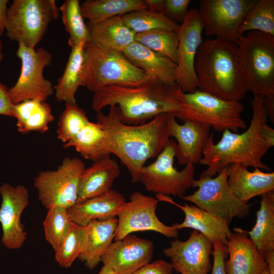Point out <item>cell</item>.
<instances>
[{
	"label": "cell",
	"mask_w": 274,
	"mask_h": 274,
	"mask_svg": "<svg viewBox=\"0 0 274 274\" xmlns=\"http://www.w3.org/2000/svg\"><path fill=\"white\" fill-rule=\"evenodd\" d=\"M251 104L252 117L249 127L243 132L238 133L226 129L217 143L214 142V134L210 133L199 162L208 167L200 177H213L232 163L270 170L262 158L274 146V129L267 123L268 117L263 97L254 95Z\"/></svg>",
	"instance_id": "1"
},
{
	"label": "cell",
	"mask_w": 274,
	"mask_h": 274,
	"mask_svg": "<svg viewBox=\"0 0 274 274\" xmlns=\"http://www.w3.org/2000/svg\"><path fill=\"white\" fill-rule=\"evenodd\" d=\"M107 115L96 113L97 122L104 130L108 149L118 157L129 171L132 182H139L141 169L150 158L157 157L170 139L168 114H161L143 124L124 123L116 106Z\"/></svg>",
	"instance_id": "2"
},
{
	"label": "cell",
	"mask_w": 274,
	"mask_h": 274,
	"mask_svg": "<svg viewBox=\"0 0 274 274\" xmlns=\"http://www.w3.org/2000/svg\"><path fill=\"white\" fill-rule=\"evenodd\" d=\"M183 93L176 84L157 81L135 87L113 85L95 91L91 106L98 113L108 106H116L122 122L136 125L163 114L176 117L182 109Z\"/></svg>",
	"instance_id": "3"
},
{
	"label": "cell",
	"mask_w": 274,
	"mask_h": 274,
	"mask_svg": "<svg viewBox=\"0 0 274 274\" xmlns=\"http://www.w3.org/2000/svg\"><path fill=\"white\" fill-rule=\"evenodd\" d=\"M194 70L198 89L226 100L244 98L247 90L235 41L205 40L198 50Z\"/></svg>",
	"instance_id": "4"
},
{
	"label": "cell",
	"mask_w": 274,
	"mask_h": 274,
	"mask_svg": "<svg viewBox=\"0 0 274 274\" xmlns=\"http://www.w3.org/2000/svg\"><path fill=\"white\" fill-rule=\"evenodd\" d=\"M85 86L93 93L109 86H139L152 80L122 52L88 42L84 45Z\"/></svg>",
	"instance_id": "5"
},
{
	"label": "cell",
	"mask_w": 274,
	"mask_h": 274,
	"mask_svg": "<svg viewBox=\"0 0 274 274\" xmlns=\"http://www.w3.org/2000/svg\"><path fill=\"white\" fill-rule=\"evenodd\" d=\"M246 89L262 97L274 94V36L247 32L236 41Z\"/></svg>",
	"instance_id": "6"
},
{
	"label": "cell",
	"mask_w": 274,
	"mask_h": 274,
	"mask_svg": "<svg viewBox=\"0 0 274 274\" xmlns=\"http://www.w3.org/2000/svg\"><path fill=\"white\" fill-rule=\"evenodd\" d=\"M183 107L176 118L204 124L218 131L237 132L247 125L242 117L245 106L240 102L222 99L196 89L182 95Z\"/></svg>",
	"instance_id": "7"
},
{
	"label": "cell",
	"mask_w": 274,
	"mask_h": 274,
	"mask_svg": "<svg viewBox=\"0 0 274 274\" xmlns=\"http://www.w3.org/2000/svg\"><path fill=\"white\" fill-rule=\"evenodd\" d=\"M58 12L54 0H14L8 7L5 30L12 41L35 48Z\"/></svg>",
	"instance_id": "8"
},
{
	"label": "cell",
	"mask_w": 274,
	"mask_h": 274,
	"mask_svg": "<svg viewBox=\"0 0 274 274\" xmlns=\"http://www.w3.org/2000/svg\"><path fill=\"white\" fill-rule=\"evenodd\" d=\"M227 166L215 177H200L194 180L192 187L198 189L192 194L179 197L193 202L198 208L230 223L235 218L243 219L249 214L252 204L241 201L229 187Z\"/></svg>",
	"instance_id": "9"
},
{
	"label": "cell",
	"mask_w": 274,
	"mask_h": 274,
	"mask_svg": "<svg viewBox=\"0 0 274 274\" xmlns=\"http://www.w3.org/2000/svg\"><path fill=\"white\" fill-rule=\"evenodd\" d=\"M176 153L177 143L169 139L156 159L143 167L139 182L147 191L156 194L180 197L192 187L195 180L194 164L189 163L182 170H178L174 166Z\"/></svg>",
	"instance_id": "10"
},
{
	"label": "cell",
	"mask_w": 274,
	"mask_h": 274,
	"mask_svg": "<svg viewBox=\"0 0 274 274\" xmlns=\"http://www.w3.org/2000/svg\"><path fill=\"white\" fill-rule=\"evenodd\" d=\"M85 168L81 159L66 157L56 169L39 172L33 186L44 207L48 210L57 207L68 209L74 205L79 178Z\"/></svg>",
	"instance_id": "11"
},
{
	"label": "cell",
	"mask_w": 274,
	"mask_h": 274,
	"mask_svg": "<svg viewBox=\"0 0 274 274\" xmlns=\"http://www.w3.org/2000/svg\"><path fill=\"white\" fill-rule=\"evenodd\" d=\"M16 55L21 60V71L15 84L8 89L11 101L14 105L27 99L46 101L54 93L52 83L43 75L44 68L51 64V53L42 47L35 50L18 43Z\"/></svg>",
	"instance_id": "12"
},
{
	"label": "cell",
	"mask_w": 274,
	"mask_h": 274,
	"mask_svg": "<svg viewBox=\"0 0 274 274\" xmlns=\"http://www.w3.org/2000/svg\"><path fill=\"white\" fill-rule=\"evenodd\" d=\"M159 201L156 198L138 191L132 193L129 201H124L118 211L115 241L132 232L144 231H153L168 238H177L179 230L163 224L156 216Z\"/></svg>",
	"instance_id": "13"
},
{
	"label": "cell",
	"mask_w": 274,
	"mask_h": 274,
	"mask_svg": "<svg viewBox=\"0 0 274 274\" xmlns=\"http://www.w3.org/2000/svg\"><path fill=\"white\" fill-rule=\"evenodd\" d=\"M203 21L198 9H192L176 31L178 39L176 83L185 93H192L198 88L194 63L203 42Z\"/></svg>",
	"instance_id": "14"
},
{
	"label": "cell",
	"mask_w": 274,
	"mask_h": 274,
	"mask_svg": "<svg viewBox=\"0 0 274 274\" xmlns=\"http://www.w3.org/2000/svg\"><path fill=\"white\" fill-rule=\"evenodd\" d=\"M257 0H201L198 12L208 37L235 41L238 28Z\"/></svg>",
	"instance_id": "15"
},
{
	"label": "cell",
	"mask_w": 274,
	"mask_h": 274,
	"mask_svg": "<svg viewBox=\"0 0 274 274\" xmlns=\"http://www.w3.org/2000/svg\"><path fill=\"white\" fill-rule=\"evenodd\" d=\"M213 251L212 242L193 230L186 241L176 238L171 241L163 253L170 259L173 269L181 274H208Z\"/></svg>",
	"instance_id": "16"
},
{
	"label": "cell",
	"mask_w": 274,
	"mask_h": 274,
	"mask_svg": "<svg viewBox=\"0 0 274 274\" xmlns=\"http://www.w3.org/2000/svg\"><path fill=\"white\" fill-rule=\"evenodd\" d=\"M0 194L1 241L7 248L18 249L26 238L27 233L21 222V216L29 203L28 190L23 185L13 186L5 183L0 186Z\"/></svg>",
	"instance_id": "17"
},
{
	"label": "cell",
	"mask_w": 274,
	"mask_h": 274,
	"mask_svg": "<svg viewBox=\"0 0 274 274\" xmlns=\"http://www.w3.org/2000/svg\"><path fill=\"white\" fill-rule=\"evenodd\" d=\"M154 243L131 234L112 243L101 258L116 274H131L151 260Z\"/></svg>",
	"instance_id": "18"
},
{
	"label": "cell",
	"mask_w": 274,
	"mask_h": 274,
	"mask_svg": "<svg viewBox=\"0 0 274 274\" xmlns=\"http://www.w3.org/2000/svg\"><path fill=\"white\" fill-rule=\"evenodd\" d=\"M179 124L172 114H168L167 125L170 138L177 140L176 158L180 165L197 163L202 158L203 147L210 134L209 126L185 120Z\"/></svg>",
	"instance_id": "19"
},
{
	"label": "cell",
	"mask_w": 274,
	"mask_h": 274,
	"mask_svg": "<svg viewBox=\"0 0 274 274\" xmlns=\"http://www.w3.org/2000/svg\"><path fill=\"white\" fill-rule=\"evenodd\" d=\"M227 247L226 274H261L266 267L264 255L250 239L246 230L234 228Z\"/></svg>",
	"instance_id": "20"
},
{
	"label": "cell",
	"mask_w": 274,
	"mask_h": 274,
	"mask_svg": "<svg viewBox=\"0 0 274 274\" xmlns=\"http://www.w3.org/2000/svg\"><path fill=\"white\" fill-rule=\"evenodd\" d=\"M160 201H166L179 208L185 215L184 220L181 223L172 225L177 229L192 228L200 232L212 243L218 242L227 245L232 232L229 224L221 218L206 211L195 205L185 203L183 206L175 202L169 196L156 194Z\"/></svg>",
	"instance_id": "21"
},
{
	"label": "cell",
	"mask_w": 274,
	"mask_h": 274,
	"mask_svg": "<svg viewBox=\"0 0 274 274\" xmlns=\"http://www.w3.org/2000/svg\"><path fill=\"white\" fill-rule=\"evenodd\" d=\"M248 166L240 163L227 166L228 184L243 202H248L255 196L274 191V173H266L258 168L253 172Z\"/></svg>",
	"instance_id": "22"
},
{
	"label": "cell",
	"mask_w": 274,
	"mask_h": 274,
	"mask_svg": "<svg viewBox=\"0 0 274 274\" xmlns=\"http://www.w3.org/2000/svg\"><path fill=\"white\" fill-rule=\"evenodd\" d=\"M124 201L125 198L122 193L111 189L100 195L76 202L67 211L73 222L84 227L93 220L103 221L116 218Z\"/></svg>",
	"instance_id": "23"
},
{
	"label": "cell",
	"mask_w": 274,
	"mask_h": 274,
	"mask_svg": "<svg viewBox=\"0 0 274 274\" xmlns=\"http://www.w3.org/2000/svg\"><path fill=\"white\" fill-rule=\"evenodd\" d=\"M246 232L257 249L263 254L270 273L274 274L273 192L261 195L255 224L250 231Z\"/></svg>",
	"instance_id": "24"
},
{
	"label": "cell",
	"mask_w": 274,
	"mask_h": 274,
	"mask_svg": "<svg viewBox=\"0 0 274 274\" xmlns=\"http://www.w3.org/2000/svg\"><path fill=\"white\" fill-rule=\"evenodd\" d=\"M122 52L152 80L168 85L176 84V64L169 58L136 41L131 44Z\"/></svg>",
	"instance_id": "25"
},
{
	"label": "cell",
	"mask_w": 274,
	"mask_h": 274,
	"mask_svg": "<svg viewBox=\"0 0 274 274\" xmlns=\"http://www.w3.org/2000/svg\"><path fill=\"white\" fill-rule=\"evenodd\" d=\"M120 173L115 159L110 157L93 162L80 175L76 202L100 195L110 190Z\"/></svg>",
	"instance_id": "26"
},
{
	"label": "cell",
	"mask_w": 274,
	"mask_h": 274,
	"mask_svg": "<svg viewBox=\"0 0 274 274\" xmlns=\"http://www.w3.org/2000/svg\"><path fill=\"white\" fill-rule=\"evenodd\" d=\"M88 30L87 42L104 48L123 52L135 41L136 33L117 16L96 23L86 24Z\"/></svg>",
	"instance_id": "27"
},
{
	"label": "cell",
	"mask_w": 274,
	"mask_h": 274,
	"mask_svg": "<svg viewBox=\"0 0 274 274\" xmlns=\"http://www.w3.org/2000/svg\"><path fill=\"white\" fill-rule=\"evenodd\" d=\"M117 219L93 220L86 226V234L83 250L78 259L90 269L101 261V258L114 239Z\"/></svg>",
	"instance_id": "28"
},
{
	"label": "cell",
	"mask_w": 274,
	"mask_h": 274,
	"mask_svg": "<svg viewBox=\"0 0 274 274\" xmlns=\"http://www.w3.org/2000/svg\"><path fill=\"white\" fill-rule=\"evenodd\" d=\"M85 45L75 46L71 51L64 72L54 86L56 100L65 103H76L78 88L85 86L84 80Z\"/></svg>",
	"instance_id": "29"
},
{
	"label": "cell",
	"mask_w": 274,
	"mask_h": 274,
	"mask_svg": "<svg viewBox=\"0 0 274 274\" xmlns=\"http://www.w3.org/2000/svg\"><path fill=\"white\" fill-rule=\"evenodd\" d=\"M14 112L17 130L22 133H44L54 119L50 105L38 99H27L15 104Z\"/></svg>",
	"instance_id": "30"
},
{
	"label": "cell",
	"mask_w": 274,
	"mask_h": 274,
	"mask_svg": "<svg viewBox=\"0 0 274 274\" xmlns=\"http://www.w3.org/2000/svg\"><path fill=\"white\" fill-rule=\"evenodd\" d=\"M64 148L73 147L84 158L93 162L110 157L105 132L98 123L89 122Z\"/></svg>",
	"instance_id": "31"
},
{
	"label": "cell",
	"mask_w": 274,
	"mask_h": 274,
	"mask_svg": "<svg viewBox=\"0 0 274 274\" xmlns=\"http://www.w3.org/2000/svg\"><path fill=\"white\" fill-rule=\"evenodd\" d=\"M144 9L146 7L143 0H87L81 5L82 15L90 23Z\"/></svg>",
	"instance_id": "32"
},
{
	"label": "cell",
	"mask_w": 274,
	"mask_h": 274,
	"mask_svg": "<svg viewBox=\"0 0 274 274\" xmlns=\"http://www.w3.org/2000/svg\"><path fill=\"white\" fill-rule=\"evenodd\" d=\"M251 31L274 36L273 0H257L244 16L237 31V39Z\"/></svg>",
	"instance_id": "33"
},
{
	"label": "cell",
	"mask_w": 274,
	"mask_h": 274,
	"mask_svg": "<svg viewBox=\"0 0 274 274\" xmlns=\"http://www.w3.org/2000/svg\"><path fill=\"white\" fill-rule=\"evenodd\" d=\"M126 24L136 33L153 29L176 31L180 24L162 13L147 9L138 10L122 16Z\"/></svg>",
	"instance_id": "34"
},
{
	"label": "cell",
	"mask_w": 274,
	"mask_h": 274,
	"mask_svg": "<svg viewBox=\"0 0 274 274\" xmlns=\"http://www.w3.org/2000/svg\"><path fill=\"white\" fill-rule=\"evenodd\" d=\"M59 9L63 23L69 35V46L72 48L85 45L88 39V30L81 12L80 1L66 0Z\"/></svg>",
	"instance_id": "35"
},
{
	"label": "cell",
	"mask_w": 274,
	"mask_h": 274,
	"mask_svg": "<svg viewBox=\"0 0 274 274\" xmlns=\"http://www.w3.org/2000/svg\"><path fill=\"white\" fill-rule=\"evenodd\" d=\"M135 41L177 64L178 39L176 31L153 29L138 33L136 34Z\"/></svg>",
	"instance_id": "36"
},
{
	"label": "cell",
	"mask_w": 274,
	"mask_h": 274,
	"mask_svg": "<svg viewBox=\"0 0 274 274\" xmlns=\"http://www.w3.org/2000/svg\"><path fill=\"white\" fill-rule=\"evenodd\" d=\"M86 227L72 222L62 242L55 252V259L59 266L71 267L82 253L86 239Z\"/></svg>",
	"instance_id": "37"
},
{
	"label": "cell",
	"mask_w": 274,
	"mask_h": 274,
	"mask_svg": "<svg viewBox=\"0 0 274 274\" xmlns=\"http://www.w3.org/2000/svg\"><path fill=\"white\" fill-rule=\"evenodd\" d=\"M72 223L67 208L57 207L48 209L42 225L45 239L54 252L66 235Z\"/></svg>",
	"instance_id": "38"
},
{
	"label": "cell",
	"mask_w": 274,
	"mask_h": 274,
	"mask_svg": "<svg viewBox=\"0 0 274 274\" xmlns=\"http://www.w3.org/2000/svg\"><path fill=\"white\" fill-rule=\"evenodd\" d=\"M84 110L77 103H65L64 110L60 114L56 134L64 144L72 140L89 122Z\"/></svg>",
	"instance_id": "39"
},
{
	"label": "cell",
	"mask_w": 274,
	"mask_h": 274,
	"mask_svg": "<svg viewBox=\"0 0 274 274\" xmlns=\"http://www.w3.org/2000/svg\"><path fill=\"white\" fill-rule=\"evenodd\" d=\"M190 2V0H164L162 13L173 21L182 22Z\"/></svg>",
	"instance_id": "40"
},
{
	"label": "cell",
	"mask_w": 274,
	"mask_h": 274,
	"mask_svg": "<svg viewBox=\"0 0 274 274\" xmlns=\"http://www.w3.org/2000/svg\"><path fill=\"white\" fill-rule=\"evenodd\" d=\"M213 263L211 274H226L225 261L228 256V249L226 245L220 242L213 243Z\"/></svg>",
	"instance_id": "41"
},
{
	"label": "cell",
	"mask_w": 274,
	"mask_h": 274,
	"mask_svg": "<svg viewBox=\"0 0 274 274\" xmlns=\"http://www.w3.org/2000/svg\"><path fill=\"white\" fill-rule=\"evenodd\" d=\"M173 269L171 263L158 259L149 262L131 274H173Z\"/></svg>",
	"instance_id": "42"
},
{
	"label": "cell",
	"mask_w": 274,
	"mask_h": 274,
	"mask_svg": "<svg viewBox=\"0 0 274 274\" xmlns=\"http://www.w3.org/2000/svg\"><path fill=\"white\" fill-rule=\"evenodd\" d=\"M8 87L0 81V115L14 117V106L10 100Z\"/></svg>",
	"instance_id": "43"
},
{
	"label": "cell",
	"mask_w": 274,
	"mask_h": 274,
	"mask_svg": "<svg viewBox=\"0 0 274 274\" xmlns=\"http://www.w3.org/2000/svg\"><path fill=\"white\" fill-rule=\"evenodd\" d=\"M263 104L267 117L273 123L274 94L263 97Z\"/></svg>",
	"instance_id": "44"
},
{
	"label": "cell",
	"mask_w": 274,
	"mask_h": 274,
	"mask_svg": "<svg viewBox=\"0 0 274 274\" xmlns=\"http://www.w3.org/2000/svg\"><path fill=\"white\" fill-rule=\"evenodd\" d=\"M8 0H0V37L5 31Z\"/></svg>",
	"instance_id": "45"
},
{
	"label": "cell",
	"mask_w": 274,
	"mask_h": 274,
	"mask_svg": "<svg viewBox=\"0 0 274 274\" xmlns=\"http://www.w3.org/2000/svg\"><path fill=\"white\" fill-rule=\"evenodd\" d=\"M144 3L147 9L157 12H162L164 0H144Z\"/></svg>",
	"instance_id": "46"
},
{
	"label": "cell",
	"mask_w": 274,
	"mask_h": 274,
	"mask_svg": "<svg viewBox=\"0 0 274 274\" xmlns=\"http://www.w3.org/2000/svg\"><path fill=\"white\" fill-rule=\"evenodd\" d=\"M98 274H116L111 268L103 265Z\"/></svg>",
	"instance_id": "47"
},
{
	"label": "cell",
	"mask_w": 274,
	"mask_h": 274,
	"mask_svg": "<svg viewBox=\"0 0 274 274\" xmlns=\"http://www.w3.org/2000/svg\"><path fill=\"white\" fill-rule=\"evenodd\" d=\"M4 54L3 53V44L2 41L0 40V66L1 63L3 59Z\"/></svg>",
	"instance_id": "48"
},
{
	"label": "cell",
	"mask_w": 274,
	"mask_h": 274,
	"mask_svg": "<svg viewBox=\"0 0 274 274\" xmlns=\"http://www.w3.org/2000/svg\"><path fill=\"white\" fill-rule=\"evenodd\" d=\"M261 274H271L270 272L269 271L267 266L266 267L263 269V270L262 271Z\"/></svg>",
	"instance_id": "49"
}]
</instances>
